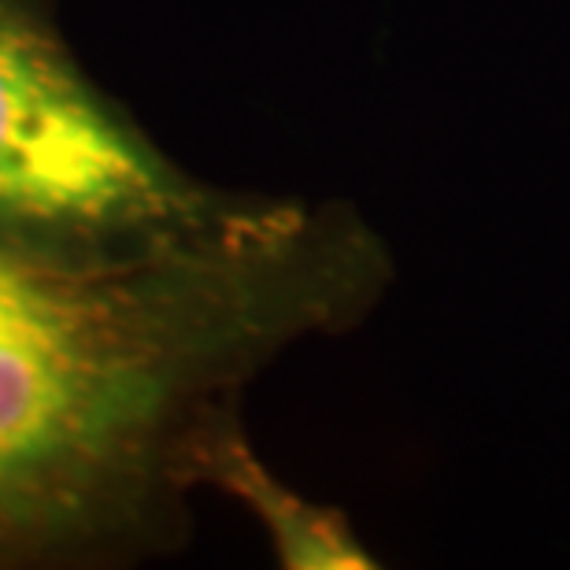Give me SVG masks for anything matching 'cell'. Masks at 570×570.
I'll list each match as a JSON object with an SVG mask.
<instances>
[{"label":"cell","instance_id":"obj_2","mask_svg":"<svg viewBox=\"0 0 570 570\" xmlns=\"http://www.w3.org/2000/svg\"><path fill=\"white\" fill-rule=\"evenodd\" d=\"M278 212L170 167L86 75L52 0H0V256L108 275L226 245Z\"/></svg>","mask_w":570,"mask_h":570},{"label":"cell","instance_id":"obj_1","mask_svg":"<svg viewBox=\"0 0 570 570\" xmlns=\"http://www.w3.org/2000/svg\"><path fill=\"white\" fill-rule=\"evenodd\" d=\"M341 264L334 230L289 208L108 275L0 256V570L111 567L175 541L193 438L330 318Z\"/></svg>","mask_w":570,"mask_h":570}]
</instances>
